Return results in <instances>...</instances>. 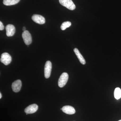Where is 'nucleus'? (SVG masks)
Returning a JSON list of instances; mask_svg holds the SVG:
<instances>
[{"label": "nucleus", "mask_w": 121, "mask_h": 121, "mask_svg": "<svg viewBox=\"0 0 121 121\" xmlns=\"http://www.w3.org/2000/svg\"><path fill=\"white\" fill-rule=\"evenodd\" d=\"M23 30L24 31H26V27H24L23 28Z\"/></svg>", "instance_id": "nucleus-16"}, {"label": "nucleus", "mask_w": 121, "mask_h": 121, "mask_svg": "<svg viewBox=\"0 0 121 121\" xmlns=\"http://www.w3.org/2000/svg\"><path fill=\"white\" fill-rule=\"evenodd\" d=\"M38 109V106L36 104H33L29 106L25 109V112L26 114H30L35 112Z\"/></svg>", "instance_id": "nucleus-7"}, {"label": "nucleus", "mask_w": 121, "mask_h": 121, "mask_svg": "<svg viewBox=\"0 0 121 121\" xmlns=\"http://www.w3.org/2000/svg\"><path fill=\"white\" fill-rule=\"evenodd\" d=\"M6 35L8 37L13 36L15 33V26L12 24H8L6 26Z\"/></svg>", "instance_id": "nucleus-9"}, {"label": "nucleus", "mask_w": 121, "mask_h": 121, "mask_svg": "<svg viewBox=\"0 0 121 121\" xmlns=\"http://www.w3.org/2000/svg\"><path fill=\"white\" fill-rule=\"evenodd\" d=\"M2 98V95H1V93H0V99H1Z\"/></svg>", "instance_id": "nucleus-17"}, {"label": "nucleus", "mask_w": 121, "mask_h": 121, "mask_svg": "<svg viewBox=\"0 0 121 121\" xmlns=\"http://www.w3.org/2000/svg\"><path fill=\"white\" fill-rule=\"evenodd\" d=\"M0 61L5 65H8L12 61V57L8 53L4 52L1 55Z\"/></svg>", "instance_id": "nucleus-5"}, {"label": "nucleus", "mask_w": 121, "mask_h": 121, "mask_svg": "<svg viewBox=\"0 0 121 121\" xmlns=\"http://www.w3.org/2000/svg\"><path fill=\"white\" fill-rule=\"evenodd\" d=\"M22 86V82L20 80H16L12 84V89L15 93H17L20 91Z\"/></svg>", "instance_id": "nucleus-8"}, {"label": "nucleus", "mask_w": 121, "mask_h": 121, "mask_svg": "<svg viewBox=\"0 0 121 121\" xmlns=\"http://www.w3.org/2000/svg\"><path fill=\"white\" fill-rule=\"evenodd\" d=\"M22 37L24 42L27 45H29L32 42L31 36L30 33L27 30L24 31L22 34Z\"/></svg>", "instance_id": "nucleus-4"}, {"label": "nucleus", "mask_w": 121, "mask_h": 121, "mask_svg": "<svg viewBox=\"0 0 121 121\" xmlns=\"http://www.w3.org/2000/svg\"><path fill=\"white\" fill-rule=\"evenodd\" d=\"M4 29V26L3 25V24L1 21L0 22V30H2Z\"/></svg>", "instance_id": "nucleus-15"}, {"label": "nucleus", "mask_w": 121, "mask_h": 121, "mask_svg": "<svg viewBox=\"0 0 121 121\" xmlns=\"http://www.w3.org/2000/svg\"><path fill=\"white\" fill-rule=\"evenodd\" d=\"M121 121V120H119V121Z\"/></svg>", "instance_id": "nucleus-18"}, {"label": "nucleus", "mask_w": 121, "mask_h": 121, "mask_svg": "<svg viewBox=\"0 0 121 121\" xmlns=\"http://www.w3.org/2000/svg\"><path fill=\"white\" fill-rule=\"evenodd\" d=\"M32 19L34 22L39 24H43L45 23V18L41 15L35 14L33 15Z\"/></svg>", "instance_id": "nucleus-6"}, {"label": "nucleus", "mask_w": 121, "mask_h": 121, "mask_svg": "<svg viewBox=\"0 0 121 121\" xmlns=\"http://www.w3.org/2000/svg\"><path fill=\"white\" fill-rule=\"evenodd\" d=\"M115 98L116 99H118L121 98V90L119 87H117L115 89L114 92Z\"/></svg>", "instance_id": "nucleus-13"}, {"label": "nucleus", "mask_w": 121, "mask_h": 121, "mask_svg": "<svg viewBox=\"0 0 121 121\" xmlns=\"http://www.w3.org/2000/svg\"><path fill=\"white\" fill-rule=\"evenodd\" d=\"M74 51L80 63L83 65H85L86 63V60L82 54H80V52H79V51L78 50V48H75L74 49Z\"/></svg>", "instance_id": "nucleus-11"}, {"label": "nucleus", "mask_w": 121, "mask_h": 121, "mask_svg": "<svg viewBox=\"0 0 121 121\" xmlns=\"http://www.w3.org/2000/svg\"><path fill=\"white\" fill-rule=\"evenodd\" d=\"M71 22H69V21L64 22L62 24V25H61L60 28L62 29V30H65L67 28L70 27V26H71Z\"/></svg>", "instance_id": "nucleus-14"}, {"label": "nucleus", "mask_w": 121, "mask_h": 121, "mask_svg": "<svg viewBox=\"0 0 121 121\" xmlns=\"http://www.w3.org/2000/svg\"><path fill=\"white\" fill-rule=\"evenodd\" d=\"M62 111L68 114H73L75 113L74 108L70 106H64L62 108Z\"/></svg>", "instance_id": "nucleus-10"}, {"label": "nucleus", "mask_w": 121, "mask_h": 121, "mask_svg": "<svg viewBox=\"0 0 121 121\" xmlns=\"http://www.w3.org/2000/svg\"><path fill=\"white\" fill-rule=\"evenodd\" d=\"M20 0H4L3 4L5 5H13L17 4Z\"/></svg>", "instance_id": "nucleus-12"}, {"label": "nucleus", "mask_w": 121, "mask_h": 121, "mask_svg": "<svg viewBox=\"0 0 121 121\" xmlns=\"http://www.w3.org/2000/svg\"><path fill=\"white\" fill-rule=\"evenodd\" d=\"M52 69V64L49 60L46 62L45 63L44 69V76L46 78H50Z\"/></svg>", "instance_id": "nucleus-3"}, {"label": "nucleus", "mask_w": 121, "mask_h": 121, "mask_svg": "<svg viewBox=\"0 0 121 121\" xmlns=\"http://www.w3.org/2000/svg\"><path fill=\"white\" fill-rule=\"evenodd\" d=\"M59 1L60 4L69 10H73L75 9V5L72 0H59Z\"/></svg>", "instance_id": "nucleus-1"}, {"label": "nucleus", "mask_w": 121, "mask_h": 121, "mask_svg": "<svg viewBox=\"0 0 121 121\" xmlns=\"http://www.w3.org/2000/svg\"><path fill=\"white\" fill-rule=\"evenodd\" d=\"M69 76L66 72H64L60 76L58 80V86L60 87H63L66 84L68 79Z\"/></svg>", "instance_id": "nucleus-2"}]
</instances>
